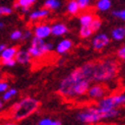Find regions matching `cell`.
Instances as JSON below:
<instances>
[{"mask_svg":"<svg viewBox=\"0 0 125 125\" xmlns=\"http://www.w3.org/2000/svg\"><path fill=\"white\" fill-rule=\"evenodd\" d=\"M90 83V80L84 77L82 68L78 67L61 82L59 94L65 98L83 96L89 90Z\"/></svg>","mask_w":125,"mask_h":125,"instance_id":"obj_1","label":"cell"},{"mask_svg":"<svg viewBox=\"0 0 125 125\" xmlns=\"http://www.w3.org/2000/svg\"><path fill=\"white\" fill-rule=\"evenodd\" d=\"M80 68L90 82H107L116 75L118 65L114 60L107 59L96 63H86Z\"/></svg>","mask_w":125,"mask_h":125,"instance_id":"obj_2","label":"cell"},{"mask_svg":"<svg viewBox=\"0 0 125 125\" xmlns=\"http://www.w3.org/2000/svg\"><path fill=\"white\" fill-rule=\"evenodd\" d=\"M38 107L39 102L37 100L32 98H26L13 105L11 109V113L15 120H22L30 115H32L38 109Z\"/></svg>","mask_w":125,"mask_h":125,"instance_id":"obj_3","label":"cell"},{"mask_svg":"<svg viewBox=\"0 0 125 125\" xmlns=\"http://www.w3.org/2000/svg\"><path fill=\"white\" fill-rule=\"evenodd\" d=\"M53 48L52 44H47L44 42L43 39L38 38V37H35L32 41V46H31L28 50L29 54L31 55V57H42L46 53L50 52Z\"/></svg>","mask_w":125,"mask_h":125,"instance_id":"obj_4","label":"cell"},{"mask_svg":"<svg viewBox=\"0 0 125 125\" xmlns=\"http://www.w3.org/2000/svg\"><path fill=\"white\" fill-rule=\"evenodd\" d=\"M125 102V96L124 94H120V95H114V96H110L107 97L99 102L98 107L103 108V109H107V110H112L114 108H117L119 106L123 105Z\"/></svg>","mask_w":125,"mask_h":125,"instance_id":"obj_5","label":"cell"},{"mask_svg":"<svg viewBox=\"0 0 125 125\" xmlns=\"http://www.w3.org/2000/svg\"><path fill=\"white\" fill-rule=\"evenodd\" d=\"M77 119L83 123L93 124V123H97V122L102 121L103 117L98 112L97 108H89L83 112H80L77 115Z\"/></svg>","mask_w":125,"mask_h":125,"instance_id":"obj_6","label":"cell"},{"mask_svg":"<svg viewBox=\"0 0 125 125\" xmlns=\"http://www.w3.org/2000/svg\"><path fill=\"white\" fill-rule=\"evenodd\" d=\"M86 93L92 99H102L106 94V87L103 84H95L89 87Z\"/></svg>","mask_w":125,"mask_h":125,"instance_id":"obj_7","label":"cell"},{"mask_svg":"<svg viewBox=\"0 0 125 125\" xmlns=\"http://www.w3.org/2000/svg\"><path fill=\"white\" fill-rule=\"evenodd\" d=\"M110 40L109 37L106 34H100L98 36L95 37V39L93 40V47L95 50H102L103 48H105L106 46L109 44Z\"/></svg>","mask_w":125,"mask_h":125,"instance_id":"obj_8","label":"cell"},{"mask_svg":"<svg viewBox=\"0 0 125 125\" xmlns=\"http://www.w3.org/2000/svg\"><path fill=\"white\" fill-rule=\"evenodd\" d=\"M35 37H38L41 39H45L51 34V28L47 24H40L35 29Z\"/></svg>","mask_w":125,"mask_h":125,"instance_id":"obj_9","label":"cell"},{"mask_svg":"<svg viewBox=\"0 0 125 125\" xmlns=\"http://www.w3.org/2000/svg\"><path fill=\"white\" fill-rule=\"evenodd\" d=\"M15 61L18 62L21 64H26L29 63L30 60H31V55L29 54L28 51H23V50H20V51H16L15 53Z\"/></svg>","mask_w":125,"mask_h":125,"instance_id":"obj_10","label":"cell"},{"mask_svg":"<svg viewBox=\"0 0 125 125\" xmlns=\"http://www.w3.org/2000/svg\"><path fill=\"white\" fill-rule=\"evenodd\" d=\"M72 47V42L70 40H62L56 47V51L58 54H64L66 52H68Z\"/></svg>","mask_w":125,"mask_h":125,"instance_id":"obj_11","label":"cell"},{"mask_svg":"<svg viewBox=\"0 0 125 125\" xmlns=\"http://www.w3.org/2000/svg\"><path fill=\"white\" fill-rule=\"evenodd\" d=\"M68 32V29L63 23H56L51 28V34L54 36H62Z\"/></svg>","mask_w":125,"mask_h":125,"instance_id":"obj_12","label":"cell"},{"mask_svg":"<svg viewBox=\"0 0 125 125\" xmlns=\"http://www.w3.org/2000/svg\"><path fill=\"white\" fill-rule=\"evenodd\" d=\"M17 51V49L15 47H10V48H7L6 47L4 50L1 51V60H8V59H12L14 58L15 56V53Z\"/></svg>","mask_w":125,"mask_h":125,"instance_id":"obj_13","label":"cell"},{"mask_svg":"<svg viewBox=\"0 0 125 125\" xmlns=\"http://www.w3.org/2000/svg\"><path fill=\"white\" fill-rule=\"evenodd\" d=\"M49 15V10L48 9H41V10H37L34 11L30 14V20L31 21H37V20H43Z\"/></svg>","mask_w":125,"mask_h":125,"instance_id":"obj_14","label":"cell"},{"mask_svg":"<svg viewBox=\"0 0 125 125\" xmlns=\"http://www.w3.org/2000/svg\"><path fill=\"white\" fill-rule=\"evenodd\" d=\"M125 37V29L124 28H116L112 31V38L116 41H121Z\"/></svg>","mask_w":125,"mask_h":125,"instance_id":"obj_15","label":"cell"},{"mask_svg":"<svg viewBox=\"0 0 125 125\" xmlns=\"http://www.w3.org/2000/svg\"><path fill=\"white\" fill-rule=\"evenodd\" d=\"M112 2L111 0H98L97 2V8L100 11H107L111 8Z\"/></svg>","mask_w":125,"mask_h":125,"instance_id":"obj_16","label":"cell"},{"mask_svg":"<svg viewBox=\"0 0 125 125\" xmlns=\"http://www.w3.org/2000/svg\"><path fill=\"white\" fill-rule=\"evenodd\" d=\"M60 1L59 0H46L45 3H44V7L46 9H51V10H55L60 7Z\"/></svg>","mask_w":125,"mask_h":125,"instance_id":"obj_17","label":"cell"},{"mask_svg":"<svg viewBox=\"0 0 125 125\" xmlns=\"http://www.w3.org/2000/svg\"><path fill=\"white\" fill-rule=\"evenodd\" d=\"M93 30L91 28V26H82L79 31V36L82 37L83 39H86V38H90V37L93 35Z\"/></svg>","mask_w":125,"mask_h":125,"instance_id":"obj_18","label":"cell"},{"mask_svg":"<svg viewBox=\"0 0 125 125\" xmlns=\"http://www.w3.org/2000/svg\"><path fill=\"white\" fill-rule=\"evenodd\" d=\"M67 11L69 12L70 14H72V15L77 14V12L79 11V7H78V4L76 2V0H71V1L68 3V5H67Z\"/></svg>","mask_w":125,"mask_h":125,"instance_id":"obj_19","label":"cell"},{"mask_svg":"<svg viewBox=\"0 0 125 125\" xmlns=\"http://www.w3.org/2000/svg\"><path fill=\"white\" fill-rule=\"evenodd\" d=\"M37 0H18L14 4L15 7H21V8H30Z\"/></svg>","mask_w":125,"mask_h":125,"instance_id":"obj_20","label":"cell"},{"mask_svg":"<svg viewBox=\"0 0 125 125\" xmlns=\"http://www.w3.org/2000/svg\"><path fill=\"white\" fill-rule=\"evenodd\" d=\"M93 18H94V16L91 13H84L83 15H80V17H79L80 24H82V26H90Z\"/></svg>","mask_w":125,"mask_h":125,"instance_id":"obj_21","label":"cell"},{"mask_svg":"<svg viewBox=\"0 0 125 125\" xmlns=\"http://www.w3.org/2000/svg\"><path fill=\"white\" fill-rule=\"evenodd\" d=\"M16 94H17V91L15 89H10L9 91L6 90L4 92V95H3V100H4V101H9V100L12 97H14Z\"/></svg>","mask_w":125,"mask_h":125,"instance_id":"obj_22","label":"cell"},{"mask_svg":"<svg viewBox=\"0 0 125 125\" xmlns=\"http://www.w3.org/2000/svg\"><path fill=\"white\" fill-rule=\"evenodd\" d=\"M90 26L93 30V32H97V31L101 28L102 21H101V20H99V18H93V21H92Z\"/></svg>","mask_w":125,"mask_h":125,"instance_id":"obj_23","label":"cell"},{"mask_svg":"<svg viewBox=\"0 0 125 125\" xmlns=\"http://www.w3.org/2000/svg\"><path fill=\"white\" fill-rule=\"evenodd\" d=\"M61 123L59 121H55L52 120L50 118H45V119H42L39 122V125H60Z\"/></svg>","mask_w":125,"mask_h":125,"instance_id":"obj_24","label":"cell"},{"mask_svg":"<svg viewBox=\"0 0 125 125\" xmlns=\"http://www.w3.org/2000/svg\"><path fill=\"white\" fill-rule=\"evenodd\" d=\"M76 2L78 4L79 9H84L91 4L92 0H76Z\"/></svg>","mask_w":125,"mask_h":125,"instance_id":"obj_25","label":"cell"},{"mask_svg":"<svg viewBox=\"0 0 125 125\" xmlns=\"http://www.w3.org/2000/svg\"><path fill=\"white\" fill-rule=\"evenodd\" d=\"M21 36H22V33L21 32V31L16 30V31H14V32H12V34L10 35V39L13 40V41L20 40V39H21Z\"/></svg>","mask_w":125,"mask_h":125,"instance_id":"obj_26","label":"cell"},{"mask_svg":"<svg viewBox=\"0 0 125 125\" xmlns=\"http://www.w3.org/2000/svg\"><path fill=\"white\" fill-rule=\"evenodd\" d=\"M12 12V9L10 7H6V6H1L0 7V15H8Z\"/></svg>","mask_w":125,"mask_h":125,"instance_id":"obj_27","label":"cell"},{"mask_svg":"<svg viewBox=\"0 0 125 125\" xmlns=\"http://www.w3.org/2000/svg\"><path fill=\"white\" fill-rule=\"evenodd\" d=\"M16 63V61L14 58H12V59H8V60H1V64L5 65V66H9V67H12V66H14Z\"/></svg>","mask_w":125,"mask_h":125,"instance_id":"obj_28","label":"cell"},{"mask_svg":"<svg viewBox=\"0 0 125 125\" xmlns=\"http://www.w3.org/2000/svg\"><path fill=\"white\" fill-rule=\"evenodd\" d=\"M113 15L120 18V20H125V11L124 10H116V11H113Z\"/></svg>","mask_w":125,"mask_h":125,"instance_id":"obj_29","label":"cell"},{"mask_svg":"<svg viewBox=\"0 0 125 125\" xmlns=\"http://www.w3.org/2000/svg\"><path fill=\"white\" fill-rule=\"evenodd\" d=\"M117 55H118V57H119L120 59H123L125 58V47H121L119 50H118V52H117Z\"/></svg>","mask_w":125,"mask_h":125,"instance_id":"obj_30","label":"cell"},{"mask_svg":"<svg viewBox=\"0 0 125 125\" xmlns=\"http://www.w3.org/2000/svg\"><path fill=\"white\" fill-rule=\"evenodd\" d=\"M6 90H8V84L4 82H0V93H4Z\"/></svg>","mask_w":125,"mask_h":125,"instance_id":"obj_31","label":"cell"},{"mask_svg":"<svg viewBox=\"0 0 125 125\" xmlns=\"http://www.w3.org/2000/svg\"><path fill=\"white\" fill-rule=\"evenodd\" d=\"M31 35H32V32H31L30 30H28L26 33H24V34H22V36H21V39H23V40L29 39L30 37H31Z\"/></svg>","mask_w":125,"mask_h":125,"instance_id":"obj_32","label":"cell"},{"mask_svg":"<svg viewBox=\"0 0 125 125\" xmlns=\"http://www.w3.org/2000/svg\"><path fill=\"white\" fill-rule=\"evenodd\" d=\"M6 48V46L4 45V44H0V52L2 51V50H4Z\"/></svg>","mask_w":125,"mask_h":125,"instance_id":"obj_33","label":"cell"},{"mask_svg":"<svg viewBox=\"0 0 125 125\" xmlns=\"http://www.w3.org/2000/svg\"><path fill=\"white\" fill-rule=\"evenodd\" d=\"M2 107H3V103H2V101H1V100H0V110L2 109Z\"/></svg>","mask_w":125,"mask_h":125,"instance_id":"obj_34","label":"cell"},{"mask_svg":"<svg viewBox=\"0 0 125 125\" xmlns=\"http://www.w3.org/2000/svg\"><path fill=\"white\" fill-rule=\"evenodd\" d=\"M2 27H3V23H2V22H0V29H1Z\"/></svg>","mask_w":125,"mask_h":125,"instance_id":"obj_35","label":"cell"}]
</instances>
